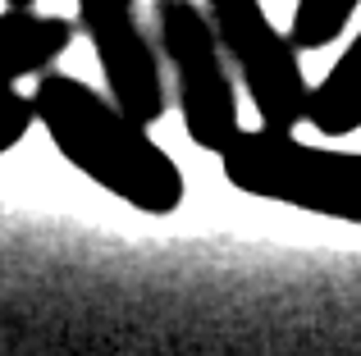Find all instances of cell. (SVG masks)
<instances>
[{"label": "cell", "instance_id": "8992f818", "mask_svg": "<svg viewBox=\"0 0 361 356\" xmlns=\"http://www.w3.org/2000/svg\"><path fill=\"white\" fill-rule=\"evenodd\" d=\"M78 23L37 9H5L0 14V87L18 78H42L55 60L73 46Z\"/></svg>", "mask_w": 361, "mask_h": 356}, {"label": "cell", "instance_id": "7a4b0ae2", "mask_svg": "<svg viewBox=\"0 0 361 356\" xmlns=\"http://www.w3.org/2000/svg\"><path fill=\"white\" fill-rule=\"evenodd\" d=\"M220 165L247 196L361 224V151L311 146L279 128H238V137L220 151Z\"/></svg>", "mask_w": 361, "mask_h": 356}, {"label": "cell", "instance_id": "6da1fadb", "mask_svg": "<svg viewBox=\"0 0 361 356\" xmlns=\"http://www.w3.org/2000/svg\"><path fill=\"white\" fill-rule=\"evenodd\" d=\"M27 101L55 151L101 192L119 196L142 215H174L183 205L188 183L174 155L97 87L73 73L46 69Z\"/></svg>", "mask_w": 361, "mask_h": 356}, {"label": "cell", "instance_id": "3957f363", "mask_svg": "<svg viewBox=\"0 0 361 356\" xmlns=\"http://www.w3.org/2000/svg\"><path fill=\"white\" fill-rule=\"evenodd\" d=\"M156 51L174 69L178 115L192 146L220 155L238 137V87L229 78V60L220 51L211 18L197 0H156Z\"/></svg>", "mask_w": 361, "mask_h": 356}, {"label": "cell", "instance_id": "52a82bcc", "mask_svg": "<svg viewBox=\"0 0 361 356\" xmlns=\"http://www.w3.org/2000/svg\"><path fill=\"white\" fill-rule=\"evenodd\" d=\"M307 124L320 137H353L361 128V27L334 69L311 87L307 96Z\"/></svg>", "mask_w": 361, "mask_h": 356}, {"label": "cell", "instance_id": "ba28073f", "mask_svg": "<svg viewBox=\"0 0 361 356\" xmlns=\"http://www.w3.org/2000/svg\"><path fill=\"white\" fill-rule=\"evenodd\" d=\"M357 5L361 0H298L293 23H288V42L298 51H320V46L338 42L353 27Z\"/></svg>", "mask_w": 361, "mask_h": 356}, {"label": "cell", "instance_id": "5b68a950", "mask_svg": "<svg viewBox=\"0 0 361 356\" xmlns=\"http://www.w3.org/2000/svg\"><path fill=\"white\" fill-rule=\"evenodd\" d=\"M78 32H87L97 64L106 73L110 101L142 128L165 119L169 87L160 51L137 18V0H78Z\"/></svg>", "mask_w": 361, "mask_h": 356}, {"label": "cell", "instance_id": "9c48e42d", "mask_svg": "<svg viewBox=\"0 0 361 356\" xmlns=\"http://www.w3.org/2000/svg\"><path fill=\"white\" fill-rule=\"evenodd\" d=\"M32 101L23 96V91L14 87H0V155L14 151L18 142L27 137V128H32Z\"/></svg>", "mask_w": 361, "mask_h": 356}, {"label": "cell", "instance_id": "277c9868", "mask_svg": "<svg viewBox=\"0 0 361 356\" xmlns=\"http://www.w3.org/2000/svg\"><path fill=\"white\" fill-rule=\"evenodd\" d=\"M206 18L220 37L229 69L243 73L261 128L293 133V124L307 119L311 82L302 73V51L288 42V32L270 23L261 0H206Z\"/></svg>", "mask_w": 361, "mask_h": 356}, {"label": "cell", "instance_id": "30bf717a", "mask_svg": "<svg viewBox=\"0 0 361 356\" xmlns=\"http://www.w3.org/2000/svg\"><path fill=\"white\" fill-rule=\"evenodd\" d=\"M5 9H37V0H5Z\"/></svg>", "mask_w": 361, "mask_h": 356}]
</instances>
